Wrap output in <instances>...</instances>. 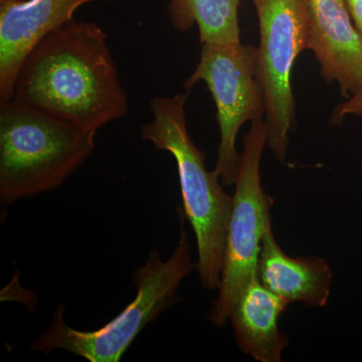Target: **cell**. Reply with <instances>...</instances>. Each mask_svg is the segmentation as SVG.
<instances>
[{
	"label": "cell",
	"mask_w": 362,
	"mask_h": 362,
	"mask_svg": "<svg viewBox=\"0 0 362 362\" xmlns=\"http://www.w3.org/2000/svg\"><path fill=\"white\" fill-rule=\"evenodd\" d=\"M96 131L0 102V201L9 206L57 189L93 153Z\"/></svg>",
	"instance_id": "cell-3"
},
{
	"label": "cell",
	"mask_w": 362,
	"mask_h": 362,
	"mask_svg": "<svg viewBox=\"0 0 362 362\" xmlns=\"http://www.w3.org/2000/svg\"><path fill=\"white\" fill-rule=\"evenodd\" d=\"M267 136L265 120L257 119L252 121L243 140L218 294L207 316L216 327H225L228 324L235 299L258 274L262 240L272 223L274 201L261 181V160Z\"/></svg>",
	"instance_id": "cell-5"
},
{
	"label": "cell",
	"mask_w": 362,
	"mask_h": 362,
	"mask_svg": "<svg viewBox=\"0 0 362 362\" xmlns=\"http://www.w3.org/2000/svg\"><path fill=\"white\" fill-rule=\"evenodd\" d=\"M289 302L262 284L258 274L235 299L230 321L240 349L259 362H280L289 340L278 321Z\"/></svg>",
	"instance_id": "cell-11"
},
{
	"label": "cell",
	"mask_w": 362,
	"mask_h": 362,
	"mask_svg": "<svg viewBox=\"0 0 362 362\" xmlns=\"http://www.w3.org/2000/svg\"><path fill=\"white\" fill-rule=\"evenodd\" d=\"M259 18L257 76L265 100L267 146L284 162L295 118L291 75L310 42L308 0H252Z\"/></svg>",
	"instance_id": "cell-6"
},
{
	"label": "cell",
	"mask_w": 362,
	"mask_h": 362,
	"mask_svg": "<svg viewBox=\"0 0 362 362\" xmlns=\"http://www.w3.org/2000/svg\"><path fill=\"white\" fill-rule=\"evenodd\" d=\"M96 0H0V102L11 101L23 62L47 35Z\"/></svg>",
	"instance_id": "cell-8"
},
{
	"label": "cell",
	"mask_w": 362,
	"mask_h": 362,
	"mask_svg": "<svg viewBox=\"0 0 362 362\" xmlns=\"http://www.w3.org/2000/svg\"><path fill=\"white\" fill-rule=\"evenodd\" d=\"M258 49L240 42H204L201 58L187 78V93L199 82L209 88L220 128L216 171L223 185H235L240 154L235 140L247 121L266 115L263 90L257 76Z\"/></svg>",
	"instance_id": "cell-7"
},
{
	"label": "cell",
	"mask_w": 362,
	"mask_h": 362,
	"mask_svg": "<svg viewBox=\"0 0 362 362\" xmlns=\"http://www.w3.org/2000/svg\"><path fill=\"white\" fill-rule=\"evenodd\" d=\"M240 0H170L171 25L180 32L197 26L204 42H240Z\"/></svg>",
	"instance_id": "cell-12"
},
{
	"label": "cell",
	"mask_w": 362,
	"mask_h": 362,
	"mask_svg": "<svg viewBox=\"0 0 362 362\" xmlns=\"http://www.w3.org/2000/svg\"><path fill=\"white\" fill-rule=\"evenodd\" d=\"M188 93L175 97H156L150 102L153 120L144 124L141 138L175 159L180 177L182 214L194 230L197 263L202 287L218 289L220 285L226 230L233 197L223 187L216 170L206 168V154L192 141L187 126L185 103Z\"/></svg>",
	"instance_id": "cell-2"
},
{
	"label": "cell",
	"mask_w": 362,
	"mask_h": 362,
	"mask_svg": "<svg viewBox=\"0 0 362 362\" xmlns=\"http://www.w3.org/2000/svg\"><path fill=\"white\" fill-rule=\"evenodd\" d=\"M347 115H362V89L352 95L345 103L339 105L333 118L334 121L341 120L343 117Z\"/></svg>",
	"instance_id": "cell-13"
},
{
	"label": "cell",
	"mask_w": 362,
	"mask_h": 362,
	"mask_svg": "<svg viewBox=\"0 0 362 362\" xmlns=\"http://www.w3.org/2000/svg\"><path fill=\"white\" fill-rule=\"evenodd\" d=\"M258 277L267 289L289 303L323 307L329 299L333 274L325 259L288 256L276 240L271 223L262 240Z\"/></svg>",
	"instance_id": "cell-10"
},
{
	"label": "cell",
	"mask_w": 362,
	"mask_h": 362,
	"mask_svg": "<svg viewBox=\"0 0 362 362\" xmlns=\"http://www.w3.org/2000/svg\"><path fill=\"white\" fill-rule=\"evenodd\" d=\"M11 101L96 132L128 113L106 33L75 20L26 57Z\"/></svg>",
	"instance_id": "cell-1"
},
{
	"label": "cell",
	"mask_w": 362,
	"mask_h": 362,
	"mask_svg": "<svg viewBox=\"0 0 362 362\" xmlns=\"http://www.w3.org/2000/svg\"><path fill=\"white\" fill-rule=\"evenodd\" d=\"M309 49L326 82H337L342 96L362 89V37L343 0H308Z\"/></svg>",
	"instance_id": "cell-9"
},
{
	"label": "cell",
	"mask_w": 362,
	"mask_h": 362,
	"mask_svg": "<svg viewBox=\"0 0 362 362\" xmlns=\"http://www.w3.org/2000/svg\"><path fill=\"white\" fill-rule=\"evenodd\" d=\"M180 221V240L170 258L162 261L157 251L150 252L144 265L133 273L137 294L110 322L93 331L71 327L64 318L65 308H56L47 330L30 349L42 354L63 349L90 362H119L136 337L175 302L178 289L195 267Z\"/></svg>",
	"instance_id": "cell-4"
},
{
	"label": "cell",
	"mask_w": 362,
	"mask_h": 362,
	"mask_svg": "<svg viewBox=\"0 0 362 362\" xmlns=\"http://www.w3.org/2000/svg\"><path fill=\"white\" fill-rule=\"evenodd\" d=\"M357 32L362 37V0H343Z\"/></svg>",
	"instance_id": "cell-14"
}]
</instances>
